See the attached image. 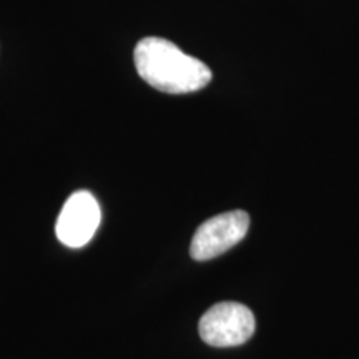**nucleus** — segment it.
I'll return each instance as SVG.
<instances>
[{"label":"nucleus","instance_id":"f257e3e1","mask_svg":"<svg viewBox=\"0 0 359 359\" xmlns=\"http://www.w3.org/2000/svg\"><path fill=\"white\" fill-rule=\"evenodd\" d=\"M135 69L148 85L165 93L198 92L212 82V70L198 58L187 55L173 42L145 37L133 52Z\"/></svg>","mask_w":359,"mask_h":359},{"label":"nucleus","instance_id":"7ed1b4c3","mask_svg":"<svg viewBox=\"0 0 359 359\" xmlns=\"http://www.w3.org/2000/svg\"><path fill=\"white\" fill-rule=\"evenodd\" d=\"M250 228V217L243 210L226 212L201 223L193 235L190 255L196 262H208L240 243Z\"/></svg>","mask_w":359,"mask_h":359},{"label":"nucleus","instance_id":"f03ea898","mask_svg":"<svg viewBox=\"0 0 359 359\" xmlns=\"http://www.w3.org/2000/svg\"><path fill=\"white\" fill-rule=\"evenodd\" d=\"M198 333L210 346H240L255 333V316L251 309L241 303H218L201 316Z\"/></svg>","mask_w":359,"mask_h":359},{"label":"nucleus","instance_id":"20e7f679","mask_svg":"<svg viewBox=\"0 0 359 359\" xmlns=\"http://www.w3.org/2000/svg\"><path fill=\"white\" fill-rule=\"evenodd\" d=\"M100 218V206L95 196L87 190L75 191L58 215L57 238L69 248H82L95 235Z\"/></svg>","mask_w":359,"mask_h":359}]
</instances>
